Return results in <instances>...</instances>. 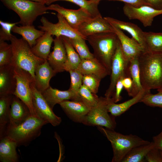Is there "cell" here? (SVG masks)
Segmentation results:
<instances>
[{
	"instance_id": "obj_1",
	"label": "cell",
	"mask_w": 162,
	"mask_h": 162,
	"mask_svg": "<svg viewBox=\"0 0 162 162\" xmlns=\"http://www.w3.org/2000/svg\"><path fill=\"white\" fill-rule=\"evenodd\" d=\"M143 89L150 92L162 86V53L143 52L138 58Z\"/></svg>"
},
{
	"instance_id": "obj_2",
	"label": "cell",
	"mask_w": 162,
	"mask_h": 162,
	"mask_svg": "<svg viewBox=\"0 0 162 162\" xmlns=\"http://www.w3.org/2000/svg\"><path fill=\"white\" fill-rule=\"evenodd\" d=\"M87 40L94 51V57L107 69L110 75L112 60L119 39L114 32L95 34L88 37Z\"/></svg>"
},
{
	"instance_id": "obj_3",
	"label": "cell",
	"mask_w": 162,
	"mask_h": 162,
	"mask_svg": "<svg viewBox=\"0 0 162 162\" xmlns=\"http://www.w3.org/2000/svg\"><path fill=\"white\" fill-rule=\"evenodd\" d=\"M10 41L12 51L11 64L29 73L34 80L37 67L45 60L38 57L32 52L28 43L22 38L13 35Z\"/></svg>"
},
{
	"instance_id": "obj_4",
	"label": "cell",
	"mask_w": 162,
	"mask_h": 162,
	"mask_svg": "<svg viewBox=\"0 0 162 162\" xmlns=\"http://www.w3.org/2000/svg\"><path fill=\"white\" fill-rule=\"evenodd\" d=\"M97 127L111 143L113 152L112 162H122L133 148L150 142L136 135H124L103 127L98 126Z\"/></svg>"
},
{
	"instance_id": "obj_5",
	"label": "cell",
	"mask_w": 162,
	"mask_h": 162,
	"mask_svg": "<svg viewBox=\"0 0 162 162\" xmlns=\"http://www.w3.org/2000/svg\"><path fill=\"white\" fill-rule=\"evenodd\" d=\"M48 123L40 118L31 115L19 125L8 128L4 136L15 142L18 147L27 146L40 135L42 128Z\"/></svg>"
},
{
	"instance_id": "obj_6",
	"label": "cell",
	"mask_w": 162,
	"mask_h": 162,
	"mask_svg": "<svg viewBox=\"0 0 162 162\" xmlns=\"http://www.w3.org/2000/svg\"><path fill=\"white\" fill-rule=\"evenodd\" d=\"M6 8L19 16L22 26L32 25L39 16L47 14L45 4L29 0H0Z\"/></svg>"
},
{
	"instance_id": "obj_7",
	"label": "cell",
	"mask_w": 162,
	"mask_h": 162,
	"mask_svg": "<svg viewBox=\"0 0 162 162\" xmlns=\"http://www.w3.org/2000/svg\"><path fill=\"white\" fill-rule=\"evenodd\" d=\"M114 101L112 98L100 97L97 105L92 108L84 118L82 123L86 125L100 126L114 130L116 125L115 117L110 115L108 105Z\"/></svg>"
},
{
	"instance_id": "obj_8",
	"label": "cell",
	"mask_w": 162,
	"mask_h": 162,
	"mask_svg": "<svg viewBox=\"0 0 162 162\" xmlns=\"http://www.w3.org/2000/svg\"><path fill=\"white\" fill-rule=\"evenodd\" d=\"M14 68L16 86L13 95L22 101L29 108L32 116L39 118L34 107L31 83L34 81L28 72L18 68Z\"/></svg>"
},
{
	"instance_id": "obj_9",
	"label": "cell",
	"mask_w": 162,
	"mask_h": 162,
	"mask_svg": "<svg viewBox=\"0 0 162 162\" xmlns=\"http://www.w3.org/2000/svg\"><path fill=\"white\" fill-rule=\"evenodd\" d=\"M129 62L123 54L119 40L112 60L110 82L105 94V97L110 98L113 96L116 84L120 78L129 76Z\"/></svg>"
},
{
	"instance_id": "obj_10",
	"label": "cell",
	"mask_w": 162,
	"mask_h": 162,
	"mask_svg": "<svg viewBox=\"0 0 162 162\" xmlns=\"http://www.w3.org/2000/svg\"><path fill=\"white\" fill-rule=\"evenodd\" d=\"M57 17L58 22L53 23L45 17L42 16L40 20L42 25L39 26L38 28L41 30L48 32L56 37L63 36L69 38H83L87 40L76 30L72 28L61 15L58 13Z\"/></svg>"
},
{
	"instance_id": "obj_11",
	"label": "cell",
	"mask_w": 162,
	"mask_h": 162,
	"mask_svg": "<svg viewBox=\"0 0 162 162\" xmlns=\"http://www.w3.org/2000/svg\"><path fill=\"white\" fill-rule=\"evenodd\" d=\"M30 86L32 95L34 107L39 117L50 123L53 126L59 125L62 119L56 115L50 106L41 92L36 88L34 81L31 82Z\"/></svg>"
},
{
	"instance_id": "obj_12",
	"label": "cell",
	"mask_w": 162,
	"mask_h": 162,
	"mask_svg": "<svg viewBox=\"0 0 162 162\" xmlns=\"http://www.w3.org/2000/svg\"><path fill=\"white\" fill-rule=\"evenodd\" d=\"M123 11L129 19L138 20L145 27L151 26L154 18L162 14V9H157L148 5L136 8L125 3Z\"/></svg>"
},
{
	"instance_id": "obj_13",
	"label": "cell",
	"mask_w": 162,
	"mask_h": 162,
	"mask_svg": "<svg viewBox=\"0 0 162 162\" xmlns=\"http://www.w3.org/2000/svg\"><path fill=\"white\" fill-rule=\"evenodd\" d=\"M47 9L60 14L72 28L76 30L81 23L92 18L88 11L82 8L77 10L68 9L57 4H51L47 6Z\"/></svg>"
},
{
	"instance_id": "obj_14",
	"label": "cell",
	"mask_w": 162,
	"mask_h": 162,
	"mask_svg": "<svg viewBox=\"0 0 162 162\" xmlns=\"http://www.w3.org/2000/svg\"><path fill=\"white\" fill-rule=\"evenodd\" d=\"M76 30L86 39L88 37L95 34L114 32L112 26L102 16L92 17L83 22Z\"/></svg>"
},
{
	"instance_id": "obj_15",
	"label": "cell",
	"mask_w": 162,
	"mask_h": 162,
	"mask_svg": "<svg viewBox=\"0 0 162 162\" xmlns=\"http://www.w3.org/2000/svg\"><path fill=\"white\" fill-rule=\"evenodd\" d=\"M111 25L119 40L123 54L128 60L130 61L133 58H138L144 51L142 46L133 38H129L122 30Z\"/></svg>"
},
{
	"instance_id": "obj_16",
	"label": "cell",
	"mask_w": 162,
	"mask_h": 162,
	"mask_svg": "<svg viewBox=\"0 0 162 162\" xmlns=\"http://www.w3.org/2000/svg\"><path fill=\"white\" fill-rule=\"evenodd\" d=\"M53 42V50L50 53L47 60L57 74L64 71V66L67 59V55L62 36L56 37Z\"/></svg>"
},
{
	"instance_id": "obj_17",
	"label": "cell",
	"mask_w": 162,
	"mask_h": 162,
	"mask_svg": "<svg viewBox=\"0 0 162 162\" xmlns=\"http://www.w3.org/2000/svg\"><path fill=\"white\" fill-rule=\"evenodd\" d=\"M59 104L68 117L76 122L82 123L91 109L80 100H66Z\"/></svg>"
},
{
	"instance_id": "obj_18",
	"label": "cell",
	"mask_w": 162,
	"mask_h": 162,
	"mask_svg": "<svg viewBox=\"0 0 162 162\" xmlns=\"http://www.w3.org/2000/svg\"><path fill=\"white\" fill-rule=\"evenodd\" d=\"M31 115L27 106L20 98L13 95L7 128L19 125Z\"/></svg>"
},
{
	"instance_id": "obj_19",
	"label": "cell",
	"mask_w": 162,
	"mask_h": 162,
	"mask_svg": "<svg viewBox=\"0 0 162 162\" xmlns=\"http://www.w3.org/2000/svg\"><path fill=\"white\" fill-rule=\"evenodd\" d=\"M16 86L13 66L10 64L0 67V96L13 95Z\"/></svg>"
},
{
	"instance_id": "obj_20",
	"label": "cell",
	"mask_w": 162,
	"mask_h": 162,
	"mask_svg": "<svg viewBox=\"0 0 162 162\" xmlns=\"http://www.w3.org/2000/svg\"><path fill=\"white\" fill-rule=\"evenodd\" d=\"M56 74L47 60L39 64L35 71L34 83L37 89L42 93L48 88L50 79Z\"/></svg>"
},
{
	"instance_id": "obj_21",
	"label": "cell",
	"mask_w": 162,
	"mask_h": 162,
	"mask_svg": "<svg viewBox=\"0 0 162 162\" xmlns=\"http://www.w3.org/2000/svg\"><path fill=\"white\" fill-rule=\"evenodd\" d=\"M50 106L53 109L57 104L66 100H80L79 96L70 89L61 91L50 86L41 93Z\"/></svg>"
},
{
	"instance_id": "obj_22",
	"label": "cell",
	"mask_w": 162,
	"mask_h": 162,
	"mask_svg": "<svg viewBox=\"0 0 162 162\" xmlns=\"http://www.w3.org/2000/svg\"><path fill=\"white\" fill-rule=\"evenodd\" d=\"M111 25L122 30L125 31L131 36L142 47L144 51L146 45L144 32L137 25L130 22L121 21L110 17H104Z\"/></svg>"
},
{
	"instance_id": "obj_23",
	"label": "cell",
	"mask_w": 162,
	"mask_h": 162,
	"mask_svg": "<svg viewBox=\"0 0 162 162\" xmlns=\"http://www.w3.org/2000/svg\"><path fill=\"white\" fill-rule=\"evenodd\" d=\"M77 69L83 75L94 74L101 79L110 75L106 68L95 58L81 59Z\"/></svg>"
},
{
	"instance_id": "obj_24",
	"label": "cell",
	"mask_w": 162,
	"mask_h": 162,
	"mask_svg": "<svg viewBox=\"0 0 162 162\" xmlns=\"http://www.w3.org/2000/svg\"><path fill=\"white\" fill-rule=\"evenodd\" d=\"M0 161L17 162L19 160L16 151V143L10 138L4 136L0 139Z\"/></svg>"
},
{
	"instance_id": "obj_25",
	"label": "cell",
	"mask_w": 162,
	"mask_h": 162,
	"mask_svg": "<svg viewBox=\"0 0 162 162\" xmlns=\"http://www.w3.org/2000/svg\"><path fill=\"white\" fill-rule=\"evenodd\" d=\"M52 36L49 32H45L44 34L37 40L36 44L31 48L35 56L44 60H47L54 40Z\"/></svg>"
},
{
	"instance_id": "obj_26",
	"label": "cell",
	"mask_w": 162,
	"mask_h": 162,
	"mask_svg": "<svg viewBox=\"0 0 162 162\" xmlns=\"http://www.w3.org/2000/svg\"><path fill=\"white\" fill-rule=\"evenodd\" d=\"M148 92L144 90L140 91L136 95L132 98L124 102L118 104L113 101L109 103L108 105V109L111 114L115 117L120 116L128 110L134 105L140 102L143 96Z\"/></svg>"
},
{
	"instance_id": "obj_27",
	"label": "cell",
	"mask_w": 162,
	"mask_h": 162,
	"mask_svg": "<svg viewBox=\"0 0 162 162\" xmlns=\"http://www.w3.org/2000/svg\"><path fill=\"white\" fill-rule=\"evenodd\" d=\"M12 32L22 36L31 48L36 44L37 40L44 33L41 30L37 29L33 25L20 26L15 25L12 28Z\"/></svg>"
},
{
	"instance_id": "obj_28",
	"label": "cell",
	"mask_w": 162,
	"mask_h": 162,
	"mask_svg": "<svg viewBox=\"0 0 162 162\" xmlns=\"http://www.w3.org/2000/svg\"><path fill=\"white\" fill-rule=\"evenodd\" d=\"M13 95L0 96V139L4 136L9 123V113Z\"/></svg>"
},
{
	"instance_id": "obj_29",
	"label": "cell",
	"mask_w": 162,
	"mask_h": 162,
	"mask_svg": "<svg viewBox=\"0 0 162 162\" xmlns=\"http://www.w3.org/2000/svg\"><path fill=\"white\" fill-rule=\"evenodd\" d=\"M155 147L153 142L140 145L133 148L126 155L122 162H143L149 151Z\"/></svg>"
},
{
	"instance_id": "obj_30",
	"label": "cell",
	"mask_w": 162,
	"mask_h": 162,
	"mask_svg": "<svg viewBox=\"0 0 162 162\" xmlns=\"http://www.w3.org/2000/svg\"><path fill=\"white\" fill-rule=\"evenodd\" d=\"M67 52V59L64 66V71L77 69L81 59L70 41L69 38L62 36Z\"/></svg>"
},
{
	"instance_id": "obj_31",
	"label": "cell",
	"mask_w": 162,
	"mask_h": 162,
	"mask_svg": "<svg viewBox=\"0 0 162 162\" xmlns=\"http://www.w3.org/2000/svg\"><path fill=\"white\" fill-rule=\"evenodd\" d=\"M138 58L130 60L128 65L129 76L132 81V87L129 96L132 97L143 89L141 83Z\"/></svg>"
},
{
	"instance_id": "obj_32",
	"label": "cell",
	"mask_w": 162,
	"mask_h": 162,
	"mask_svg": "<svg viewBox=\"0 0 162 162\" xmlns=\"http://www.w3.org/2000/svg\"><path fill=\"white\" fill-rule=\"evenodd\" d=\"M145 51L162 53V33L144 32Z\"/></svg>"
},
{
	"instance_id": "obj_33",
	"label": "cell",
	"mask_w": 162,
	"mask_h": 162,
	"mask_svg": "<svg viewBox=\"0 0 162 162\" xmlns=\"http://www.w3.org/2000/svg\"><path fill=\"white\" fill-rule=\"evenodd\" d=\"M61 1L69 2L76 4L80 8L86 10L92 17L101 16L98 9V4L91 2L89 0H48L46 4L49 6L54 2Z\"/></svg>"
},
{
	"instance_id": "obj_34",
	"label": "cell",
	"mask_w": 162,
	"mask_h": 162,
	"mask_svg": "<svg viewBox=\"0 0 162 162\" xmlns=\"http://www.w3.org/2000/svg\"><path fill=\"white\" fill-rule=\"evenodd\" d=\"M69 39L81 59H92L94 58L93 53H91L89 51L85 42V39L83 38H69Z\"/></svg>"
},
{
	"instance_id": "obj_35",
	"label": "cell",
	"mask_w": 162,
	"mask_h": 162,
	"mask_svg": "<svg viewBox=\"0 0 162 162\" xmlns=\"http://www.w3.org/2000/svg\"><path fill=\"white\" fill-rule=\"evenodd\" d=\"M80 100L91 108L98 104L99 97L82 84L78 92Z\"/></svg>"
},
{
	"instance_id": "obj_36",
	"label": "cell",
	"mask_w": 162,
	"mask_h": 162,
	"mask_svg": "<svg viewBox=\"0 0 162 162\" xmlns=\"http://www.w3.org/2000/svg\"><path fill=\"white\" fill-rule=\"evenodd\" d=\"M157 91L158 93L155 94L151 92L146 94L140 102L150 106L162 108V86L158 88Z\"/></svg>"
},
{
	"instance_id": "obj_37",
	"label": "cell",
	"mask_w": 162,
	"mask_h": 162,
	"mask_svg": "<svg viewBox=\"0 0 162 162\" xmlns=\"http://www.w3.org/2000/svg\"><path fill=\"white\" fill-rule=\"evenodd\" d=\"M12 55L10 44L0 41V67L11 64Z\"/></svg>"
},
{
	"instance_id": "obj_38",
	"label": "cell",
	"mask_w": 162,
	"mask_h": 162,
	"mask_svg": "<svg viewBox=\"0 0 162 162\" xmlns=\"http://www.w3.org/2000/svg\"><path fill=\"white\" fill-rule=\"evenodd\" d=\"M101 80L94 74H85L83 75L82 83L92 92L96 94L98 92Z\"/></svg>"
},
{
	"instance_id": "obj_39",
	"label": "cell",
	"mask_w": 162,
	"mask_h": 162,
	"mask_svg": "<svg viewBox=\"0 0 162 162\" xmlns=\"http://www.w3.org/2000/svg\"><path fill=\"white\" fill-rule=\"evenodd\" d=\"M70 77V85L69 89L79 95V90L82 85L83 75L77 69L69 70Z\"/></svg>"
},
{
	"instance_id": "obj_40",
	"label": "cell",
	"mask_w": 162,
	"mask_h": 162,
	"mask_svg": "<svg viewBox=\"0 0 162 162\" xmlns=\"http://www.w3.org/2000/svg\"><path fill=\"white\" fill-rule=\"evenodd\" d=\"M19 24L18 22L11 23L0 20V41H10L13 35L11 34L12 28Z\"/></svg>"
},
{
	"instance_id": "obj_41",
	"label": "cell",
	"mask_w": 162,
	"mask_h": 162,
	"mask_svg": "<svg viewBox=\"0 0 162 162\" xmlns=\"http://www.w3.org/2000/svg\"><path fill=\"white\" fill-rule=\"evenodd\" d=\"M145 160L148 162H162L160 150L155 147L152 148L146 154Z\"/></svg>"
},
{
	"instance_id": "obj_42",
	"label": "cell",
	"mask_w": 162,
	"mask_h": 162,
	"mask_svg": "<svg viewBox=\"0 0 162 162\" xmlns=\"http://www.w3.org/2000/svg\"><path fill=\"white\" fill-rule=\"evenodd\" d=\"M124 78L122 77L117 82L115 90V92L113 96L112 97L114 99V102L116 103L120 101L122 98L121 95V93L123 88L122 80Z\"/></svg>"
},
{
	"instance_id": "obj_43",
	"label": "cell",
	"mask_w": 162,
	"mask_h": 162,
	"mask_svg": "<svg viewBox=\"0 0 162 162\" xmlns=\"http://www.w3.org/2000/svg\"><path fill=\"white\" fill-rule=\"evenodd\" d=\"M112 1H118L124 2L133 7L138 8L144 5H148L145 0H107Z\"/></svg>"
},
{
	"instance_id": "obj_44",
	"label": "cell",
	"mask_w": 162,
	"mask_h": 162,
	"mask_svg": "<svg viewBox=\"0 0 162 162\" xmlns=\"http://www.w3.org/2000/svg\"><path fill=\"white\" fill-rule=\"evenodd\" d=\"M122 82L123 88L127 91L129 96L132 87V81L131 78L130 76L125 77L122 79Z\"/></svg>"
},
{
	"instance_id": "obj_45",
	"label": "cell",
	"mask_w": 162,
	"mask_h": 162,
	"mask_svg": "<svg viewBox=\"0 0 162 162\" xmlns=\"http://www.w3.org/2000/svg\"><path fill=\"white\" fill-rule=\"evenodd\" d=\"M155 147L162 151V131L158 135L153 137Z\"/></svg>"
},
{
	"instance_id": "obj_46",
	"label": "cell",
	"mask_w": 162,
	"mask_h": 162,
	"mask_svg": "<svg viewBox=\"0 0 162 162\" xmlns=\"http://www.w3.org/2000/svg\"><path fill=\"white\" fill-rule=\"evenodd\" d=\"M149 5L158 9H162V0H145Z\"/></svg>"
},
{
	"instance_id": "obj_47",
	"label": "cell",
	"mask_w": 162,
	"mask_h": 162,
	"mask_svg": "<svg viewBox=\"0 0 162 162\" xmlns=\"http://www.w3.org/2000/svg\"><path fill=\"white\" fill-rule=\"evenodd\" d=\"M33 1L42 3L45 4H46L48 0H29Z\"/></svg>"
},
{
	"instance_id": "obj_48",
	"label": "cell",
	"mask_w": 162,
	"mask_h": 162,
	"mask_svg": "<svg viewBox=\"0 0 162 162\" xmlns=\"http://www.w3.org/2000/svg\"><path fill=\"white\" fill-rule=\"evenodd\" d=\"M92 3H95L98 4L100 2L101 0H89Z\"/></svg>"
},
{
	"instance_id": "obj_49",
	"label": "cell",
	"mask_w": 162,
	"mask_h": 162,
	"mask_svg": "<svg viewBox=\"0 0 162 162\" xmlns=\"http://www.w3.org/2000/svg\"><path fill=\"white\" fill-rule=\"evenodd\" d=\"M160 153H161V156L162 158V151L160 150Z\"/></svg>"
}]
</instances>
